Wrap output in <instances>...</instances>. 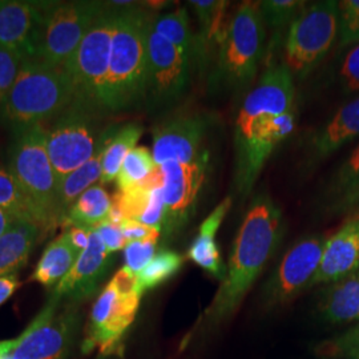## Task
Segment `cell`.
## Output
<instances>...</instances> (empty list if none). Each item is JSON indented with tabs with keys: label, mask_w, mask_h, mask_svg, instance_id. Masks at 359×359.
<instances>
[{
	"label": "cell",
	"mask_w": 359,
	"mask_h": 359,
	"mask_svg": "<svg viewBox=\"0 0 359 359\" xmlns=\"http://www.w3.org/2000/svg\"><path fill=\"white\" fill-rule=\"evenodd\" d=\"M294 77L283 65L259 77L243 102L234 128V189L248 197L270 154L294 129Z\"/></svg>",
	"instance_id": "obj_1"
},
{
	"label": "cell",
	"mask_w": 359,
	"mask_h": 359,
	"mask_svg": "<svg viewBox=\"0 0 359 359\" xmlns=\"http://www.w3.org/2000/svg\"><path fill=\"white\" fill-rule=\"evenodd\" d=\"M281 236V209L268 194H258L234 240L225 277L194 330L204 333L231 318L274 255Z\"/></svg>",
	"instance_id": "obj_2"
},
{
	"label": "cell",
	"mask_w": 359,
	"mask_h": 359,
	"mask_svg": "<svg viewBox=\"0 0 359 359\" xmlns=\"http://www.w3.org/2000/svg\"><path fill=\"white\" fill-rule=\"evenodd\" d=\"M112 3L117 13L100 111L121 112L147 99L148 31L152 16L133 1Z\"/></svg>",
	"instance_id": "obj_3"
},
{
	"label": "cell",
	"mask_w": 359,
	"mask_h": 359,
	"mask_svg": "<svg viewBox=\"0 0 359 359\" xmlns=\"http://www.w3.org/2000/svg\"><path fill=\"white\" fill-rule=\"evenodd\" d=\"M75 99V87L65 67L26 60L0 114L13 133L19 135L59 117Z\"/></svg>",
	"instance_id": "obj_4"
},
{
	"label": "cell",
	"mask_w": 359,
	"mask_h": 359,
	"mask_svg": "<svg viewBox=\"0 0 359 359\" xmlns=\"http://www.w3.org/2000/svg\"><path fill=\"white\" fill-rule=\"evenodd\" d=\"M259 1H244L217 41L210 90L238 93L250 87L265 53L266 29Z\"/></svg>",
	"instance_id": "obj_5"
},
{
	"label": "cell",
	"mask_w": 359,
	"mask_h": 359,
	"mask_svg": "<svg viewBox=\"0 0 359 359\" xmlns=\"http://www.w3.org/2000/svg\"><path fill=\"white\" fill-rule=\"evenodd\" d=\"M144 294L137 274L123 266L99 294L90 310L84 351L97 348L103 355L118 353L136 320Z\"/></svg>",
	"instance_id": "obj_6"
},
{
	"label": "cell",
	"mask_w": 359,
	"mask_h": 359,
	"mask_svg": "<svg viewBox=\"0 0 359 359\" xmlns=\"http://www.w3.org/2000/svg\"><path fill=\"white\" fill-rule=\"evenodd\" d=\"M306 4L289 27L283 46V65L297 80L308 77L338 39V1Z\"/></svg>",
	"instance_id": "obj_7"
},
{
	"label": "cell",
	"mask_w": 359,
	"mask_h": 359,
	"mask_svg": "<svg viewBox=\"0 0 359 359\" xmlns=\"http://www.w3.org/2000/svg\"><path fill=\"white\" fill-rule=\"evenodd\" d=\"M47 133L36 126L16 135L10 151V172L53 228L60 221L57 180L47 151Z\"/></svg>",
	"instance_id": "obj_8"
},
{
	"label": "cell",
	"mask_w": 359,
	"mask_h": 359,
	"mask_svg": "<svg viewBox=\"0 0 359 359\" xmlns=\"http://www.w3.org/2000/svg\"><path fill=\"white\" fill-rule=\"evenodd\" d=\"M117 7L105 3L79 48L65 65L72 79L77 100L100 111L105 79L108 75Z\"/></svg>",
	"instance_id": "obj_9"
},
{
	"label": "cell",
	"mask_w": 359,
	"mask_h": 359,
	"mask_svg": "<svg viewBox=\"0 0 359 359\" xmlns=\"http://www.w3.org/2000/svg\"><path fill=\"white\" fill-rule=\"evenodd\" d=\"M95 109L75 99L57 117L47 133V151L57 180V187L65 176L88 163L97 152L102 140L96 136Z\"/></svg>",
	"instance_id": "obj_10"
},
{
	"label": "cell",
	"mask_w": 359,
	"mask_h": 359,
	"mask_svg": "<svg viewBox=\"0 0 359 359\" xmlns=\"http://www.w3.org/2000/svg\"><path fill=\"white\" fill-rule=\"evenodd\" d=\"M104 7L103 1H51L41 28L36 60L57 67L68 65Z\"/></svg>",
	"instance_id": "obj_11"
},
{
	"label": "cell",
	"mask_w": 359,
	"mask_h": 359,
	"mask_svg": "<svg viewBox=\"0 0 359 359\" xmlns=\"http://www.w3.org/2000/svg\"><path fill=\"white\" fill-rule=\"evenodd\" d=\"M55 294L18 337V344L6 359H65L76 333L77 311L74 306L60 309Z\"/></svg>",
	"instance_id": "obj_12"
},
{
	"label": "cell",
	"mask_w": 359,
	"mask_h": 359,
	"mask_svg": "<svg viewBox=\"0 0 359 359\" xmlns=\"http://www.w3.org/2000/svg\"><path fill=\"white\" fill-rule=\"evenodd\" d=\"M193 63L167 39L148 31L147 97L156 107L177 103L192 79Z\"/></svg>",
	"instance_id": "obj_13"
},
{
	"label": "cell",
	"mask_w": 359,
	"mask_h": 359,
	"mask_svg": "<svg viewBox=\"0 0 359 359\" xmlns=\"http://www.w3.org/2000/svg\"><path fill=\"white\" fill-rule=\"evenodd\" d=\"M160 168L165 205L163 231L172 236L185 226L196 210L209 170V154L205 151L189 164L170 161Z\"/></svg>",
	"instance_id": "obj_14"
},
{
	"label": "cell",
	"mask_w": 359,
	"mask_h": 359,
	"mask_svg": "<svg viewBox=\"0 0 359 359\" xmlns=\"http://www.w3.org/2000/svg\"><path fill=\"white\" fill-rule=\"evenodd\" d=\"M326 241L322 236H310L298 241L283 257L264 290L265 302L269 306L287 304L311 286L321 265Z\"/></svg>",
	"instance_id": "obj_15"
},
{
	"label": "cell",
	"mask_w": 359,
	"mask_h": 359,
	"mask_svg": "<svg viewBox=\"0 0 359 359\" xmlns=\"http://www.w3.org/2000/svg\"><path fill=\"white\" fill-rule=\"evenodd\" d=\"M50 6L51 1L0 0V46L35 60Z\"/></svg>",
	"instance_id": "obj_16"
},
{
	"label": "cell",
	"mask_w": 359,
	"mask_h": 359,
	"mask_svg": "<svg viewBox=\"0 0 359 359\" xmlns=\"http://www.w3.org/2000/svg\"><path fill=\"white\" fill-rule=\"evenodd\" d=\"M204 115L179 116L164 121L154 129V164L165 163L189 164L204 154L203 142L209 128Z\"/></svg>",
	"instance_id": "obj_17"
},
{
	"label": "cell",
	"mask_w": 359,
	"mask_h": 359,
	"mask_svg": "<svg viewBox=\"0 0 359 359\" xmlns=\"http://www.w3.org/2000/svg\"><path fill=\"white\" fill-rule=\"evenodd\" d=\"M111 265V253L107 250L96 229L90 233L88 246L80 253L74 268L57 283L53 294L72 301L88 298L97 290Z\"/></svg>",
	"instance_id": "obj_18"
},
{
	"label": "cell",
	"mask_w": 359,
	"mask_h": 359,
	"mask_svg": "<svg viewBox=\"0 0 359 359\" xmlns=\"http://www.w3.org/2000/svg\"><path fill=\"white\" fill-rule=\"evenodd\" d=\"M359 270V213L325 245L321 265L313 283H338Z\"/></svg>",
	"instance_id": "obj_19"
},
{
	"label": "cell",
	"mask_w": 359,
	"mask_h": 359,
	"mask_svg": "<svg viewBox=\"0 0 359 359\" xmlns=\"http://www.w3.org/2000/svg\"><path fill=\"white\" fill-rule=\"evenodd\" d=\"M359 136V95L344 104L326 124L314 132L308 142L309 164L327 158Z\"/></svg>",
	"instance_id": "obj_20"
},
{
	"label": "cell",
	"mask_w": 359,
	"mask_h": 359,
	"mask_svg": "<svg viewBox=\"0 0 359 359\" xmlns=\"http://www.w3.org/2000/svg\"><path fill=\"white\" fill-rule=\"evenodd\" d=\"M231 204L233 198L226 197L210 212L200 225L198 233L188 249V258L219 281L225 277L226 266L219 255L216 236L224 218L231 210Z\"/></svg>",
	"instance_id": "obj_21"
},
{
	"label": "cell",
	"mask_w": 359,
	"mask_h": 359,
	"mask_svg": "<svg viewBox=\"0 0 359 359\" xmlns=\"http://www.w3.org/2000/svg\"><path fill=\"white\" fill-rule=\"evenodd\" d=\"M41 229L27 219H15L0 237V277L18 274L28 261Z\"/></svg>",
	"instance_id": "obj_22"
},
{
	"label": "cell",
	"mask_w": 359,
	"mask_h": 359,
	"mask_svg": "<svg viewBox=\"0 0 359 359\" xmlns=\"http://www.w3.org/2000/svg\"><path fill=\"white\" fill-rule=\"evenodd\" d=\"M79 256L80 252L65 231L46 248L31 280L46 287H56L74 268Z\"/></svg>",
	"instance_id": "obj_23"
},
{
	"label": "cell",
	"mask_w": 359,
	"mask_h": 359,
	"mask_svg": "<svg viewBox=\"0 0 359 359\" xmlns=\"http://www.w3.org/2000/svg\"><path fill=\"white\" fill-rule=\"evenodd\" d=\"M325 203L332 212L359 208V145L327 185Z\"/></svg>",
	"instance_id": "obj_24"
},
{
	"label": "cell",
	"mask_w": 359,
	"mask_h": 359,
	"mask_svg": "<svg viewBox=\"0 0 359 359\" xmlns=\"http://www.w3.org/2000/svg\"><path fill=\"white\" fill-rule=\"evenodd\" d=\"M322 317L333 323L359 318V271L334 283L321 304Z\"/></svg>",
	"instance_id": "obj_25"
},
{
	"label": "cell",
	"mask_w": 359,
	"mask_h": 359,
	"mask_svg": "<svg viewBox=\"0 0 359 359\" xmlns=\"http://www.w3.org/2000/svg\"><path fill=\"white\" fill-rule=\"evenodd\" d=\"M112 205V198L108 196L102 185H93L83 193L75 204L71 206L60 222L71 228L95 229L107 221Z\"/></svg>",
	"instance_id": "obj_26"
},
{
	"label": "cell",
	"mask_w": 359,
	"mask_h": 359,
	"mask_svg": "<svg viewBox=\"0 0 359 359\" xmlns=\"http://www.w3.org/2000/svg\"><path fill=\"white\" fill-rule=\"evenodd\" d=\"M107 132H104L102 140L99 144L97 152L90 158L88 163L75 169L57 187V205L60 212V219L65 216V212L75 204L77 198L93 187L99 180H102V158L103 148L105 144Z\"/></svg>",
	"instance_id": "obj_27"
},
{
	"label": "cell",
	"mask_w": 359,
	"mask_h": 359,
	"mask_svg": "<svg viewBox=\"0 0 359 359\" xmlns=\"http://www.w3.org/2000/svg\"><path fill=\"white\" fill-rule=\"evenodd\" d=\"M151 27L154 32L167 39L169 43L182 52L193 65L198 63L197 40L193 34L189 15L185 7H179L172 13L152 16Z\"/></svg>",
	"instance_id": "obj_28"
},
{
	"label": "cell",
	"mask_w": 359,
	"mask_h": 359,
	"mask_svg": "<svg viewBox=\"0 0 359 359\" xmlns=\"http://www.w3.org/2000/svg\"><path fill=\"white\" fill-rule=\"evenodd\" d=\"M142 127L140 124L130 123L115 132L107 130V137L103 148L102 158V182H112L116 180L121 165L132 149L136 148V144L140 140Z\"/></svg>",
	"instance_id": "obj_29"
},
{
	"label": "cell",
	"mask_w": 359,
	"mask_h": 359,
	"mask_svg": "<svg viewBox=\"0 0 359 359\" xmlns=\"http://www.w3.org/2000/svg\"><path fill=\"white\" fill-rule=\"evenodd\" d=\"M0 209L16 219H27L36 224L41 231L51 228L13 173L3 168H0Z\"/></svg>",
	"instance_id": "obj_30"
},
{
	"label": "cell",
	"mask_w": 359,
	"mask_h": 359,
	"mask_svg": "<svg viewBox=\"0 0 359 359\" xmlns=\"http://www.w3.org/2000/svg\"><path fill=\"white\" fill-rule=\"evenodd\" d=\"M156 167L152 152L147 147H136L132 149L116 177L118 192H128L139 187Z\"/></svg>",
	"instance_id": "obj_31"
},
{
	"label": "cell",
	"mask_w": 359,
	"mask_h": 359,
	"mask_svg": "<svg viewBox=\"0 0 359 359\" xmlns=\"http://www.w3.org/2000/svg\"><path fill=\"white\" fill-rule=\"evenodd\" d=\"M184 258L172 250H163L152 258V261L137 274V281L142 292L154 289L167 283L182 268Z\"/></svg>",
	"instance_id": "obj_32"
},
{
	"label": "cell",
	"mask_w": 359,
	"mask_h": 359,
	"mask_svg": "<svg viewBox=\"0 0 359 359\" xmlns=\"http://www.w3.org/2000/svg\"><path fill=\"white\" fill-rule=\"evenodd\" d=\"M306 1L298 0H265L259 1L261 13L265 25L271 28H281L292 25L298 13L305 7Z\"/></svg>",
	"instance_id": "obj_33"
},
{
	"label": "cell",
	"mask_w": 359,
	"mask_h": 359,
	"mask_svg": "<svg viewBox=\"0 0 359 359\" xmlns=\"http://www.w3.org/2000/svg\"><path fill=\"white\" fill-rule=\"evenodd\" d=\"M338 47L347 48L359 43V0L338 1Z\"/></svg>",
	"instance_id": "obj_34"
},
{
	"label": "cell",
	"mask_w": 359,
	"mask_h": 359,
	"mask_svg": "<svg viewBox=\"0 0 359 359\" xmlns=\"http://www.w3.org/2000/svg\"><path fill=\"white\" fill-rule=\"evenodd\" d=\"M335 69L334 80L345 95L359 93V43L347 47Z\"/></svg>",
	"instance_id": "obj_35"
},
{
	"label": "cell",
	"mask_w": 359,
	"mask_h": 359,
	"mask_svg": "<svg viewBox=\"0 0 359 359\" xmlns=\"http://www.w3.org/2000/svg\"><path fill=\"white\" fill-rule=\"evenodd\" d=\"M25 62L20 53L0 46V108L13 90Z\"/></svg>",
	"instance_id": "obj_36"
},
{
	"label": "cell",
	"mask_w": 359,
	"mask_h": 359,
	"mask_svg": "<svg viewBox=\"0 0 359 359\" xmlns=\"http://www.w3.org/2000/svg\"><path fill=\"white\" fill-rule=\"evenodd\" d=\"M156 241H132L124 248L126 265L132 273L139 274L156 256Z\"/></svg>",
	"instance_id": "obj_37"
},
{
	"label": "cell",
	"mask_w": 359,
	"mask_h": 359,
	"mask_svg": "<svg viewBox=\"0 0 359 359\" xmlns=\"http://www.w3.org/2000/svg\"><path fill=\"white\" fill-rule=\"evenodd\" d=\"M164 219H165V205H164V197H163V187H156L149 192L148 203L142 212V217L139 218V222L156 228L158 231H163Z\"/></svg>",
	"instance_id": "obj_38"
},
{
	"label": "cell",
	"mask_w": 359,
	"mask_h": 359,
	"mask_svg": "<svg viewBox=\"0 0 359 359\" xmlns=\"http://www.w3.org/2000/svg\"><path fill=\"white\" fill-rule=\"evenodd\" d=\"M120 229L123 231L127 243H132V241H156L157 243L161 236V231L133 219L123 221L120 224Z\"/></svg>",
	"instance_id": "obj_39"
},
{
	"label": "cell",
	"mask_w": 359,
	"mask_h": 359,
	"mask_svg": "<svg viewBox=\"0 0 359 359\" xmlns=\"http://www.w3.org/2000/svg\"><path fill=\"white\" fill-rule=\"evenodd\" d=\"M95 229L99 233V236L102 237L107 250L111 255L121 250V249H124L127 244H128L126 237H124V234H123V231L120 229V226L114 225V224H111L108 221H104L100 225H97Z\"/></svg>",
	"instance_id": "obj_40"
},
{
	"label": "cell",
	"mask_w": 359,
	"mask_h": 359,
	"mask_svg": "<svg viewBox=\"0 0 359 359\" xmlns=\"http://www.w3.org/2000/svg\"><path fill=\"white\" fill-rule=\"evenodd\" d=\"M335 350L348 358L359 359V325L344 334L335 342Z\"/></svg>",
	"instance_id": "obj_41"
},
{
	"label": "cell",
	"mask_w": 359,
	"mask_h": 359,
	"mask_svg": "<svg viewBox=\"0 0 359 359\" xmlns=\"http://www.w3.org/2000/svg\"><path fill=\"white\" fill-rule=\"evenodd\" d=\"M20 286L18 274H8L0 277V305H3Z\"/></svg>",
	"instance_id": "obj_42"
},
{
	"label": "cell",
	"mask_w": 359,
	"mask_h": 359,
	"mask_svg": "<svg viewBox=\"0 0 359 359\" xmlns=\"http://www.w3.org/2000/svg\"><path fill=\"white\" fill-rule=\"evenodd\" d=\"M92 231V229H90ZM90 229H84V228H69V231H67L71 243L76 248L77 250L81 253L90 243Z\"/></svg>",
	"instance_id": "obj_43"
},
{
	"label": "cell",
	"mask_w": 359,
	"mask_h": 359,
	"mask_svg": "<svg viewBox=\"0 0 359 359\" xmlns=\"http://www.w3.org/2000/svg\"><path fill=\"white\" fill-rule=\"evenodd\" d=\"M16 218L13 217L10 213H7L6 210L0 209V237L4 234V231H7L13 224Z\"/></svg>",
	"instance_id": "obj_44"
},
{
	"label": "cell",
	"mask_w": 359,
	"mask_h": 359,
	"mask_svg": "<svg viewBox=\"0 0 359 359\" xmlns=\"http://www.w3.org/2000/svg\"><path fill=\"white\" fill-rule=\"evenodd\" d=\"M18 344V338L10 341H0V359H6V357L11 353L13 347Z\"/></svg>",
	"instance_id": "obj_45"
}]
</instances>
